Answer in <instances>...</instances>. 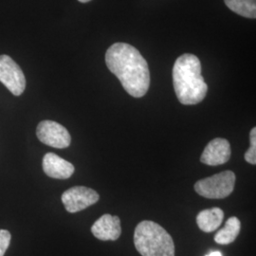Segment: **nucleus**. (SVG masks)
I'll use <instances>...</instances> for the list:
<instances>
[{
	"instance_id": "1",
	"label": "nucleus",
	"mask_w": 256,
	"mask_h": 256,
	"mask_svg": "<svg viewBox=\"0 0 256 256\" xmlns=\"http://www.w3.org/2000/svg\"><path fill=\"white\" fill-rule=\"evenodd\" d=\"M106 63L129 95L142 98L146 94L150 72L146 60L135 46L126 43L113 44L106 54Z\"/></svg>"
},
{
	"instance_id": "2",
	"label": "nucleus",
	"mask_w": 256,
	"mask_h": 256,
	"mask_svg": "<svg viewBox=\"0 0 256 256\" xmlns=\"http://www.w3.org/2000/svg\"><path fill=\"white\" fill-rule=\"evenodd\" d=\"M173 84L176 98L184 106L202 102L207 95L208 86L202 75V64L196 55L180 56L173 68Z\"/></svg>"
},
{
	"instance_id": "3",
	"label": "nucleus",
	"mask_w": 256,
	"mask_h": 256,
	"mask_svg": "<svg viewBox=\"0 0 256 256\" xmlns=\"http://www.w3.org/2000/svg\"><path fill=\"white\" fill-rule=\"evenodd\" d=\"M134 244L142 256H174L173 238L154 221L144 220L138 224Z\"/></svg>"
},
{
	"instance_id": "4",
	"label": "nucleus",
	"mask_w": 256,
	"mask_h": 256,
	"mask_svg": "<svg viewBox=\"0 0 256 256\" xmlns=\"http://www.w3.org/2000/svg\"><path fill=\"white\" fill-rule=\"evenodd\" d=\"M236 180L234 173L227 170L198 180L194 184V191L210 200L226 198L234 191Z\"/></svg>"
},
{
	"instance_id": "5",
	"label": "nucleus",
	"mask_w": 256,
	"mask_h": 256,
	"mask_svg": "<svg viewBox=\"0 0 256 256\" xmlns=\"http://www.w3.org/2000/svg\"><path fill=\"white\" fill-rule=\"evenodd\" d=\"M0 82L14 96H20L26 88V78L21 68L8 55H0Z\"/></svg>"
},
{
	"instance_id": "6",
	"label": "nucleus",
	"mask_w": 256,
	"mask_h": 256,
	"mask_svg": "<svg viewBox=\"0 0 256 256\" xmlns=\"http://www.w3.org/2000/svg\"><path fill=\"white\" fill-rule=\"evenodd\" d=\"M38 140L48 146L63 149L70 146L72 137L66 128L54 120H42L36 128Z\"/></svg>"
},
{
	"instance_id": "7",
	"label": "nucleus",
	"mask_w": 256,
	"mask_h": 256,
	"mask_svg": "<svg viewBox=\"0 0 256 256\" xmlns=\"http://www.w3.org/2000/svg\"><path fill=\"white\" fill-rule=\"evenodd\" d=\"M99 198V194L93 189L84 186H74L64 191L61 200L66 210L74 214L92 206L98 202Z\"/></svg>"
},
{
	"instance_id": "8",
	"label": "nucleus",
	"mask_w": 256,
	"mask_h": 256,
	"mask_svg": "<svg viewBox=\"0 0 256 256\" xmlns=\"http://www.w3.org/2000/svg\"><path fill=\"white\" fill-rule=\"evenodd\" d=\"M230 158V142L222 138H216L205 147L200 162L209 166H218L228 162Z\"/></svg>"
},
{
	"instance_id": "9",
	"label": "nucleus",
	"mask_w": 256,
	"mask_h": 256,
	"mask_svg": "<svg viewBox=\"0 0 256 256\" xmlns=\"http://www.w3.org/2000/svg\"><path fill=\"white\" fill-rule=\"evenodd\" d=\"M92 232L102 241H115L122 234L120 220L117 216L106 214L93 224Z\"/></svg>"
},
{
	"instance_id": "10",
	"label": "nucleus",
	"mask_w": 256,
	"mask_h": 256,
	"mask_svg": "<svg viewBox=\"0 0 256 256\" xmlns=\"http://www.w3.org/2000/svg\"><path fill=\"white\" fill-rule=\"evenodd\" d=\"M42 167L44 173L52 178L66 180L74 173V164L54 153H46L43 158Z\"/></svg>"
},
{
	"instance_id": "11",
	"label": "nucleus",
	"mask_w": 256,
	"mask_h": 256,
	"mask_svg": "<svg viewBox=\"0 0 256 256\" xmlns=\"http://www.w3.org/2000/svg\"><path fill=\"white\" fill-rule=\"evenodd\" d=\"M224 212L220 208L214 207L212 209L203 210L196 216L198 228L204 232H212L218 229L223 222Z\"/></svg>"
},
{
	"instance_id": "12",
	"label": "nucleus",
	"mask_w": 256,
	"mask_h": 256,
	"mask_svg": "<svg viewBox=\"0 0 256 256\" xmlns=\"http://www.w3.org/2000/svg\"><path fill=\"white\" fill-rule=\"evenodd\" d=\"M241 223L236 216H232L226 221L223 229L220 230L214 236V241L220 245H229L239 234Z\"/></svg>"
},
{
	"instance_id": "13",
	"label": "nucleus",
	"mask_w": 256,
	"mask_h": 256,
	"mask_svg": "<svg viewBox=\"0 0 256 256\" xmlns=\"http://www.w3.org/2000/svg\"><path fill=\"white\" fill-rule=\"evenodd\" d=\"M230 10L241 16L256 19V0H224Z\"/></svg>"
},
{
	"instance_id": "14",
	"label": "nucleus",
	"mask_w": 256,
	"mask_h": 256,
	"mask_svg": "<svg viewBox=\"0 0 256 256\" xmlns=\"http://www.w3.org/2000/svg\"><path fill=\"white\" fill-rule=\"evenodd\" d=\"M250 146L245 154V160L250 164H256V128H254L250 133Z\"/></svg>"
},
{
	"instance_id": "15",
	"label": "nucleus",
	"mask_w": 256,
	"mask_h": 256,
	"mask_svg": "<svg viewBox=\"0 0 256 256\" xmlns=\"http://www.w3.org/2000/svg\"><path fill=\"white\" fill-rule=\"evenodd\" d=\"M10 234L7 230H0V256H4L10 243Z\"/></svg>"
},
{
	"instance_id": "16",
	"label": "nucleus",
	"mask_w": 256,
	"mask_h": 256,
	"mask_svg": "<svg viewBox=\"0 0 256 256\" xmlns=\"http://www.w3.org/2000/svg\"><path fill=\"white\" fill-rule=\"evenodd\" d=\"M207 256H222V254L218 250H216V252H212L210 254Z\"/></svg>"
},
{
	"instance_id": "17",
	"label": "nucleus",
	"mask_w": 256,
	"mask_h": 256,
	"mask_svg": "<svg viewBox=\"0 0 256 256\" xmlns=\"http://www.w3.org/2000/svg\"><path fill=\"white\" fill-rule=\"evenodd\" d=\"M78 1H80V2H82V3H86V2H90V1H92V0H78Z\"/></svg>"
}]
</instances>
